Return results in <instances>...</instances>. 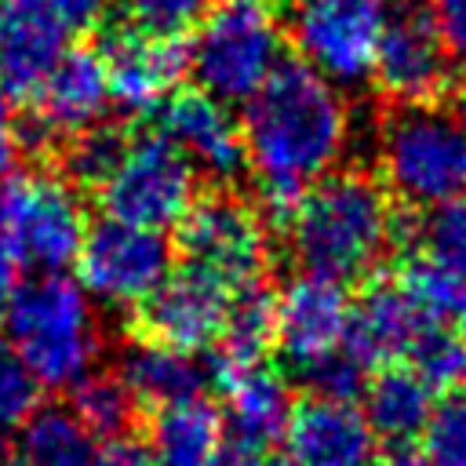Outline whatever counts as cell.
<instances>
[{"label": "cell", "instance_id": "4", "mask_svg": "<svg viewBox=\"0 0 466 466\" xmlns=\"http://www.w3.org/2000/svg\"><path fill=\"white\" fill-rule=\"evenodd\" d=\"M7 342L44 390H73L95 364L98 328L84 288L62 273L18 284L4 309Z\"/></svg>", "mask_w": 466, "mask_h": 466}, {"label": "cell", "instance_id": "16", "mask_svg": "<svg viewBox=\"0 0 466 466\" xmlns=\"http://www.w3.org/2000/svg\"><path fill=\"white\" fill-rule=\"evenodd\" d=\"M157 131L211 182L229 186L244 167V135L240 124L233 120L229 106L211 98L200 87H182L171 91L160 102Z\"/></svg>", "mask_w": 466, "mask_h": 466}, {"label": "cell", "instance_id": "6", "mask_svg": "<svg viewBox=\"0 0 466 466\" xmlns=\"http://www.w3.org/2000/svg\"><path fill=\"white\" fill-rule=\"evenodd\" d=\"M0 237L18 262L40 273H62L80 258L87 215L80 193L55 175L0 178Z\"/></svg>", "mask_w": 466, "mask_h": 466}, {"label": "cell", "instance_id": "18", "mask_svg": "<svg viewBox=\"0 0 466 466\" xmlns=\"http://www.w3.org/2000/svg\"><path fill=\"white\" fill-rule=\"evenodd\" d=\"M69 51V25L47 0H0V87L29 102Z\"/></svg>", "mask_w": 466, "mask_h": 466}, {"label": "cell", "instance_id": "17", "mask_svg": "<svg viewBox=\"0 0 466 466\" xmlns=\"http://www.w3.org/2000/svg\"><path fill=\"white\" fill-rule=\"evenodd\" d=\"M430 324H444L430 317V309L419 302V295L408 288V280H375L360 291V299L350 306L346 324V350L364 364H393L415 350L422 331Z\"/></svg>", "mask_w": 466, "mask_h": 466}, {"label": "cell", "instance_id": "2", "mask_svg": "<svg viewBox=\"0 0 466 466\" xmlns=\"http://www.w3.org/2000/svg\"><path fill=\"white\" fill-rule=\"evenodd\" d=\"M280 226L299 269L339 284L371 273L400 233L382 182L357 171H335L309 186Z\"/></svg>", "mask_w": 466, "mask_h": 466}, {"label": "cell", "instance_id": "38", "mask_svg": "<svg viewBox=\"0 0 466 466\" xmlns=\"http://www.w3.org/2000/svg\"><path fill=\"white\" fill-rule=\"evenodd\" d=\"M18 255L11 251V244L0 237V317H4V309H7V302H11V295L18 291Z\"/></svg>", "mask_w": 466, "mask_h": 466}, {"label": "cell", "instance_id": "15", "mask_svg": "<svg viewBox=\"0 0 466 466\" xmlns=\"http://www.w3.org/2000/svg\"><path fill=\"white\" fill-rule=\"evenodd\" d=\"M350 299L339 280L299 273L277 291V320H273V346L280 357L306 371L320 357L342 350L346 324H350Z\"/></svg>", "mask_w": 466, "mask_h": 466}, {"label": "cell", "instance_id": "33", "mask_svg": "<svg viewBox=\"0 0 466 466\" xmlns=\"http://www.w3.org/2000/svg\"><path fill=\"white\" fill-rule=\"evenodd\" d=\"M306 379V386L313 390V397H331V400H353L364 390V375L368 368L342 346L328 357H320L317 364H309L306 371H299Z\"/></svg>", "mask_w": 466, "mask_h": 466}, {"label": "cell", "instance_id": "26", "mask_svg": "<svg viewBox=\"0 0 466 466\" xmlns=\"http://www.w3.org/2000/svg\"><path fill=\"white\" fill-rule=\"evenodd\" d=\"M131 142V131L120 124H95L73 138H66L58 146V153L51 157L58 164V178L69 182L73 189H102V182L113 175V167L120 164L124 149Z\"/></svg>", "mask_w": 466, "mask_h": 466}, {"label": "cell", "instance_id": "34", "mask_svg": "<svg viewBox=\"0 0 466 466\" xmlns=\"http://www.w3.org/2000/svg\"><path fill=\"white\" fill-rule=\"evenodd\" d=\"M426 11L448 51L451 69L466 76V0H426Z\"/></svg>", "mask_w": 466, "mask_h": 466}, {"label": "cell", "instance_id": "41", "mask_svg": "<svg viewBox=\"0 0 466 466\" xmlns=\"http://www.w3.org/2000/svg\"><path fill=\"white\" fill-rule=\"evenodd\" d=\"M0 466H22L18 462V448L7 441V433H0Z\"/></svg>", "mask_w": 466, "mask_h": 466}, {"label": "cell", "instance_id": "3", "mask_svg": "<svg viewBox=\"0 0 466 466\" xmlns=\"http://www.w3.org/2000/svg\"><path fill=\"white\" fill-rule=\"evenodd\" d=\"M382 189L408 208H441L466 197V113L441 102L397 106L375 131Z\"/></svg>", "mask_w": 466, "mask_h": 466}, {"label": "cell", "instance_id": "39", "mask_svg": "<svg viewBox=\"0 0 466 466\" xmlns=\"http://www.w3.org/2000/svg\"><path fill=\"white\" fill-rule=\"evenodd\" d=\"M258 455H262V451H251V448H244V444H237V441H226V444L218 448V455L211 459V466H262Z\"/></svg>", "mask_w": 466, "mask_h": 466}, {"label": "cell", "instance_id": "25", "mask_svg": "<svg viewBox=\"0 0 466 466\" xmlns=\"http://www.w3.org/2000/svg\"><path fill=\"white\" fill-rule=\"evenodd\" d=\"M18 430L22 437L15 448L22 466H91L98 451L76 411L62 404L36 408Z\"/></svg>", "mask_w": 466, "mask_h": 466}, {"label": "cell", "instance_id": "9", "mask_svg": "<svg viewBox=\"0 0 466 466\" xmlns=\"http://www.w3.org/2000/svg\"><path fill=\"white\" fill-rule=\"evenodd\" d=\"M175 226V248L186 266L222 280L226 288H244L262 277L269 237L262 215L248 200L233 193L197 197Z\"/></svg>", "mask_w": 466, "mask_h": 466}, {"label": "cell", "instance_id": "5", "mask_svg": "<svg viewBox=\"0 0 466 466\" xmlns=\"http://www.w3.org/2000/svg\"><path fill=\"white\" fill-rule=\"evenodd\" d=\"M284 22L269 0H215L186 44V69L218 102H248L280 66Z\"/></svg>", "mask_w": 466, "mask_h": 466}, {"label": "cell", "instance_id": "14", "mask_svg": "<svg viewBox=\"0 0 466 466\" xmlns=\"http://www.w3.org/2000/svg\"><path fill=\"white\" fill-rule=\"evenodd\" d=\"M95 55L106 69L109 95L131 113L157 109L186 73V44L178 36H160L131 22L102 25Z\"/></svg>", "mask_w": 466, "mask_h": 466}, {"label": "cell", "instance_id": "24", "mask_svg": "<svg viewBox=\"0 0 466 466\" xmlns=\"http://www.w3.org/2000/svg\"><path fill=\"white\" fill-rule=\"evenodd\" d=\"M273 320H277V295L262 280L233 288L226 324L218 335V357L211 360V379L222 371L266 364V350L273 346Z\"/></svg>", "mask_w": 466, "mask_h": 466}, {"label": "cell", "instance_id": "27", "mask_svg": "<svg viewBox=\"0 0 466 466\" xmlns=\"http://www.w3.org/2000/svg\"><path fill=\"white\" fill-rule=\"evenodd\" d=\"M69 408L76 411V419L87 426L91 437L120 441L138 422V400L116 371H87L73 386V404Z\"/></svg>", "mask_w": 466, "mask_h": 466}, {"label": "cell", "instance_id": "8", "mask_svg": "<svg viewBox=\"0 0 466 466\" xmlns=\"http://www.w3.org/2000/svg\"><path fill=\"white\" fill-rule=\"evenodd\" d=\"M386 0H295L288 33L302 62L335 87H360L375 73Z\"/></svg>", "mask_w": 466, "mask_h": 466}, {"label": "cell", "instance_id": "32", "mask_svg": "<svg viewBox=\"0 0 466 466\" xmlns=\"http://www.w3.org/2000/svg\"><path fill=\"white\" fill-rule=\"evenodd\" d=\"M116 4L124 11V22L160 36H182L208 15L215 0H116Z\"/></svg>", "mask_w": 466, "mask_h": 466}, {"label": "cell", "instance_id": "37", "mask_svg": "<svg viewBox=\"0 0 466 466\" xmlns=\"http://www.w3.org/2000/svg\"><path fill=\"white\" fill-rule=\"evenodd\" d=\"M47 4L62 15V22L69 29H84V25H95L102 18V11H106L109 0H47Z\"/></svg>", "mask_w": 466, "mask_h": 466}, {"label": "cell", "instance_id": "7", "mask_svg": "<svg viewBox=\"0 0 466 466\" xmlns=\"http://www.w3.org/2000/svg\"><path fill=\"white\" fill-rule=\"evenodd\" d=\"M95 197L106 218L164 229L197 200V167L160 131H138Z\"/></svg>", "mask_w": 466, "mask_h": 466}, {"label": "cell", "instance_id": "13", "mask_svg": "<svg viewBox=\"0 0 466 466\" xmlns=\"http://www.w3.org/2000/svg\"><path fill=\"white\" fill-rule=\"evenodd\" d=\"M448 51L430 22L426 4H397L390 7L379 55H375V80L397 106H422L441 102L451 84Z\"/></svg>", "mask_w": 466, "mask_h": 466}, {"label": "cell", "instance_id": "28", "mask_svg": "<svg viewBox=\"0 0 466 466\" xmlns=\"http://www.w3.org/2000/svg\"><path fill=\"white\" fill-rule=\"evenodd\" d=\"M415 262L441 269L455 280H466V197L430 208L426 218L411 229Z\"/></svg>", "mask_w": 466, "mask_h": 466}, {"label": "cell", "instance_id": "36", "mask_svg": "<svg viewBox=\"0 0 466 466\" xmlns=\"http://www.w3.org/2000/svg\"><path fill=\"white\" fill-rule=\"evenodd\" d=\"M18 157H22V127H18V120L11 116L7 98L0 95V178L15 167Z\"/></svg>", "mask_w": 466, "mask_h": 466}, {"label": "cell", "instance_id": "19", "mask_svg": "<svg viewBox=\"0 0 466 466\" xmlns=\"http://www.w3.org/2000/svg\"><path fill=\"white\" fill-rule=\"evenodd\" d=\"M284 441L299 466H368L375 451V433L364 411L331 397L295 404Z\"/></svg>", "mask_w": 466, "mask_h": 466}, {"label": "cell", "instance_id": "23", "mask_svg": "<svg viewBox=\"0 0 466 466\" xmlns=\"http://www.w3.org/2000/svg\"><path fill=\"white\" fill-rule=\"evenodd\" d=\"M433 390L411 368H386L364 382V419L386 444H415L433 419Z\"/></svg>", "mask_w": 466, "mask_h": 466}, {"label": "cell", "instance_id": "1", "mask_svg": "<svg viewBox=\"0 0 466 466\" xmlns=\"http://www.w3.org/2000/svg\"><path fill=\"white\" fill-rule=\"evenodd\" d=\"M353 127L342 87L306 62H280L244 102V160L277 222L288 218L309 186L339 171L353 149Z\"/></svg>", "mask_w": 466, "mask_h": 466}, {"label": "cell", "instance_id": "31", "mask_svg": "<svg viewBox=\"0 0 466 466\" xmlns=\"http://www.w3.org/2000/svg\"><path fill=\"white\" fill-rule=\"evenodd\" d=\"M36 400H40V382L15 353V346L0 339V433L18 430L36 411Z\"/></svg>", "mask_w": 466, "mask_h": 466}, {"label": "cell", "instance_id": "30", "mask_svg": "<svg viewBox=\"0 0 466 466\" xmlns=\"http://www.w3.org/2000/svg\"><path fill=\"white\" fill-rule=\"evenodd\" d=\"M430 466H466V390L448 393L422 433Z\"/></svg>", "mask_w": 466, "mask_h": 466}, {"label": "cell", "instance_id": "20", "mask_svg": "<svg viewBox=\"0 0 466 466\" xmlns=\"http://www.w3.org/2000/svg\"><path fill=\"white\" fill-rule=\"evenodd\" d=\"M215 382L226 393L222 419L229 426V441L251 451H266L288 433L295 404L280 371H273L269 364H251V368L222 371L215 375Z\"/></svg>", "mask_w": 466, "mask_h": 466}, {"label": "cell", "instance_id": "12", "mask_svg": "<svg viewBox=\"0 0 466 466\" xmlns=\"http://www.w3.org/2000/svg\"><path fill=\"white\" fill-rule=\"evenodd\" d=\"M109 98V80L95 47H69L29 98V116L18 124L22 149L51 160L66 138L102 120Z\"/></svg>", "mask_w": 466, "mask_h": 466}, {"label": "cell", "instance_id": "21", "mask_svg": "<svg viewBox=\"0 0 466 466\" xmlns=\"http://www.w3.org/2000/svg\"><path fill=\"white\" fill-rule=\"evenodd\" d=\"M226 444V419L208 397L153 408L146 422V451L153 466H211Z\"/></svg>", "mask_w": 466, "mask_h": 466}, {"label": "cell", "instance_id": "40", "mask_svg": "<svg viewBox=\"0 0 466 466\" xmlns=\"http://www.w3.org/2000/svg\"><path fill=\"white\" fill-rule=\"evenodd\" d=\"M382 466H430L422 444H390Z\"/></svg>", "mask_w": 466, "mask_h": 466}, {"label": "cell", "instance_id": "43", "mask_svg": "<svg viewBox=\"0 0 466 466\" xmlns=\"http://www.w3.org/2000/svg\"><path fill=\"white\" fill-rule=\"evenodd\" d=\"M459 339H462V346H466V306H462V324H459Z\"/></svg>", "mask_w": 466, "mask_h": 466}, {"label": "cell", "instance_id": "35", "mask_svg": "<svg viewBox=\"0 0 466 466\" xmlns=\"http://www.w3.org/2000/svg\"><path fill=\"white\" fill-rule=\"evenodd\" d=\"M91 466H153L146 444L131 441V437H120V441H109L95 451Z\"/></svg>", "mask_w": 466, "mask_h": 466}, {"label": "cell", "instance_id": "29", "mask_svg": "<svg viewBox=\"0 0 466 466\" xmlns=\"http://www.w3.org/2000/svg\"><path fill=\"white\" fill-rule=\"evenodd\" d=\"M411 371L430 386V390H462L466 382V346L459 339V331L444 328V324H430L422 331V339L415 342V350L408 353Z\"/></svg>", "mask_w": 466, "mask_h": 466}, {"label": "cell", "instance_id": "11", "mask_svg": "<svg viewBox=\"0 0 466 466\" xmlns=\"http://www.w3.org/2000/svg\"><path fill=\"white\" fill-rule=\"evenodd\" d=\"M76 269L80 288H87L109 306L135 309L171 273V244L160 229L102 218L87 226Z\"/></svg>", "mask_w": 466, "mask_h": 466}, {"label": "cell", "instance_id": "10", "mask_svg": "<svg viewBox=\"0 0 466 466\" xmlns=\"http://www.w3.org/2000/svg\"><path fill=\"white\" fill-rule=\"evenodd\" d=\"M229 291L222 280L182 266L167 273L131 313H127V339L153 342L182 353H197L211 342H218Z\"/></svg>", "mask_w": 466, "mask_h": 466}, {"label": "cell", "instance_id": "42", "mask_svg": "<svg viewBox=\"0 0 466 466\" xmlns=\"http://www.w3.org/2000/svg\"><path fill=\"white\" fill-rule=\"evenodd\" d=\"M262 466H299L291 455H284V459H269V462H262Z\"/></svg>", "mask_w": 466, "mask_h": 466}, {"label": "cell", "instance_id": "22", "mask_svg": "<svg viewBox=\"0 0 466 466\" xmlns=\"http://www.w3.org/2000/svg\"><path fill=\"white\" fill-rule=\"evenodd\" d=\"M116 375L127 382L135 400L149 408H167L178 400L204 397L208 382H215L211 364L197 360L193 353L153 346V342H135V339L120 350Z\"/></svg>", "mask_w": 466, "mask_h": 466}]
</instances>
